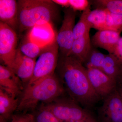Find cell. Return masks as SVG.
Instances as JSON below:
<instances>
[{"instance_id": "cell-1", "label": "cell", "mask_w": 122, "mask_h": 122, "mask_svg": "<svg viewBox=\"0 0 122 122\" xmlns=\"http://www.w3.org/2000/svg\"><path fill=\"white\" fill-rule=\"evenodd\" d=\"M56 70L69 97L85 109H91L102 99L92 87L87 69L76 58L61 54Z\"/></svg>"}, {"instance_id": "cell-2", "label": "cell", "mask_w": 122, "mask_h": 122, "mask_svg": "<svg viewBox=\"0 0 122 122\" xmlns=\"http://www.w3.org/2000/svg\"><path fill=\"white\" fill-rule=\"evenodd\" d=\"M65 89L55 73L26 86L20 95L16 111L26 113L35 110L40 102H51L65 93Z\"/></svg>"}, {"instance_id": "cell-3", "label": "cell", "mask_w": 122, "mask_h": 122, "mask_svg": "<svg viewBox=\"0 0 122 122\" xmlns=\"http://www.w3.org/2000/svg\"><path fill=\"white\" fill-rule=\"evenodd\" d=\"M56 4L48 0H20L17 1V20L20 32L35 25L51 23L57 14Z\"/></svg>"}, {"instance_id": "cell-4", "label": "cell", "mask_w": 122, "mask_h": 122, "mask_svg": "<svg viewBox=\"0 0 122 122\" xmlns=\"http://www.w3.org/2000/svg\"><path fill=\"white\" fill-rule=\"evenodd\" d=\"M42 105L62 122H77L90 114L88 110L82 108L69 97L61 96L51 102Z\"/></svg>"}, {"instance_id": "cell-5", "label": "cell", "mask_w": 122, "mask_h": 122, "mask_svg": "<svg viewBox=\"0 0 122 122\" xmlns=\"http://www.w3.org/2000/svg\"><path fill=\"white\" fill-rule=\"evenodd\" d=\"M59 49L56 39L52 44L42 49L36 61L32 78L26 86L54 73L59 58Z\"/></svg>"}, {"instance_id": "cell-6", "label": "cell", "mask_w": 122, "mask_h": 122, "mask_svg": "<svg viewBox=\"0 0 122 122\" xmlns=\"http://www.w3.org/2000/svg\"><path fill=\"white\" fill-rule=\"evenodd\" d=\"M17 37L15 30L0 22V59L5 66L12 70L16 54Z\"/></svg>"}, {"instance_id": "cell-7", "label": "cell", "mask_w": 122, "mask_h": 122, "mask_svg": "<svg viewBox=\"0 0 122 122\" xmlns=\"http://www.w3.org/2000/svg\"><path fill=\"white\" fill-rule=\"evenodd\" d=\"M71 8L64 10L62 24L56 35V40L61 54L68 56L70 52L74 41V30L75 26L76 13Z\"/></svg>"}, {"instance_id": "cell-8", "label": "cell", "mask_w": 122, "mask_h": 122, "mask_svg": "<svg viewBox=\"0 0 122 122\" xmlns=\"http://www.w3.org/2000/svg\"><path fill=\"white\" fill-rule=\"evenodd\" d=\"M98 111L102 122H122V98L117 89L103 99Z\"/></svg>"}, {"instance_id": "cell-9", "label": "cell", "mask_w": 122, "mask_h": 122, "mask_svg": "<svg viewBox=\"0 0 122 122\" xmlns=\"http://www.w3.org/2000/svg\"><path fill=\"white\" fill-rule=\"evenodd\" d=\"M88 79L94 91L103 99L116 89L117 82L101 70L87 68Z\"/></svg>"}, {"instance_id": "cell-10", "label": "cell", "mask_w": 122, "mask_h": 122, "mask_svg": "<svg viewBox=\"0 0 122 122\" xmlns=\"http://www.w3.org/2000/svg\"><path fill=\"white\" fill-rule=\"evenodd\" d=\"M36 62V59L26 56L17 49L11 70L26 86L32 78Z\"/></svg>"}, {"instance_id": "cell-11", "label": "cell", "mask_w": 122, "mask_h": 122, "mask_svg": "<svg viewBox=\"0 0 122 122\" xmlns=\"http://www.w3.org/2000/svg\"><path fill=\"white\" fill-rule=\"evenodd\" d=\"M24 84L13 71L5 66L0 65V88L15 97L20 96Z\"/></svg>"}, {"instance_id": "cell-12", "label": "cell", "mask_w": 122, "mask_h": 122, "mask_svg": "<svg viewBox=\"0 0 122 122\" xmlns=\"http://www.w3.org/2000/svg\"><path fill=\"white\" fill-rule=\"evenodd\" d=\"M56 35L51 23H47L34 26L30 30L26 37L30 41L44 48L56 40Z\"/></svg>"}, {"instance_id": "cell-13", "label": "cell", "mask_w": 122, "mask_h": 122, "mask_svg": "<svg viewBox=\"0 0 122 122\" xmlns=\"http://www.w3.org/2000/svg\"><path fill=\"white\" fill-rule=\"evenodd\" d=\"M121 33L111 30H98L92 37V45L95 48L105 50L109 54H113L116 45L121 37Z\"/></svg>"}, {"instance_id": "cell-14", "label": "cell", "mask_w": 122, "mask_h": 122, "mask_svg": "<svg viewBox=\"0 0 122 122\" xmlns=\"http://www.w3.org/2000/svg\"><path fill=\"white\" fill-rule=\"evenodd\" d=\"M17 1L15 0H0V22L7 24L15 30L18 29Z\"/></svg>"}, {"instance_id": "cell-15", "label": "cell", "mask_w": 122, "mask_h": 122, "mask_svg": "<svg viewBox=\"0 0 122 122\" xmlns=\"http://www.w3.org/2000/svg\"><path fill=\"white\" fill-rule=\"evenodd\" d=\"M19 99L12 96L0 88V121L7 122L16 110Z\"/></svg>"}, {"instance_id": "cell-16", "label": "cell", "mask_w": 122, "mask_h": 122, "mask_svg": "<svg viewBox=\"0 0 122 122\" xmlns=\"http://www.w3.org/2000/svg\"><path fill=\"white\" fill-rule=\"evenodd\" d=\"M92 48L89 34L74 40L70 52L68 55L74 57L83 63Z\"/></svg>"}, {"instance_id": "cell-17", "label": "cell", "mask_w": 122, "mask_h": 122, "mask_svg": "<svg viewBox=\"0 0 122 122\" xmlns=\"http://www.w3.org/2000/svg\"><path fill=\"white\" fill-rule=\"evenodd\" d=\"M101 70L117 82L122 77V62L113 54L106 55Z\"/></svg>"}, {"instance_id": "cell-18", "label": "cell", "mask_w": 122, "mask_h": 122, "mask_svg": "<svg viewBox=\"0 0 122 122\" xmlns=\"http://www.w3.org/2000/svg\"><path fill=\"white\" fill-rule=\"evenodd\" d=\"M107 11L106 10L96 9L91 11L87 19L92 28L98 30H106Z\"/></svg>"}, {"instance_id": "cell-19", "label": "cell", "mask_w": 122, "mask_h": 122, "mask_svg": "<svg viewBox=\"0 0 122 122\" xmlns=\"http://www.w3.org/2000/svg\"><path fill=\"white\" fill-rule=\"evenodd\" d=\"M91 11L90 5L81 15L78 22L75 26L74 30V40L89 34L90 30L92 28L87 17Z\"/></svg>"}, {"instance_id": "cell-20", "label": "cell", "mask_w": 122, "mask_h": 122, "mask_svg": "<svg viewBox=\"0 0 122 122\" xmlns=\"http://www.w3.org/2000/svg\"><path fill=\"white\" fill-rule=\"evenodd\" d=\"M106 55L92 47L89 54L83 63L86 69L92 68L101 70Z\"/></svg>"}, {"instance_id": "cell-21", "label": "cell", "mask_w": 122, "mask_h": 122, "mask_svg": "<svg viewBox=\"0 0 122 122\" xmlns=\"http://www.w3.org/2000/svg\"><path fill=\"white\" fill-rule=\"evenodd\" d=\"M96 9L106 10L111 13L122 15V0L92 1Z\"/></svg>"}, {"instance_id": "cell-22", "label": "cell", "mask_w": 122, "mask_h": 122, "mask_svg": "<svg viewBox=\"0 0 122 122\" xmlns=\"http://www.w3.org/2000/svg\"><path fill=\"white\" fill-rule=\"evenodd\" d=\"M43 48L30 41L26 37L21 43L18 48L21 52L26 56L36 59L39 56Z\"/></svg>"}, {"instance_id": "cell-23", "label": "cell", "mask_w": 122, "mask_h": 122, "mask_svg": "<svg viewBox=\"0 0 122 122\" xmlns=\"http://www.w3.org/2000/svg\"><path fill=\"white\" fill-rule=\"evenodd\" d=\"M35 122H62L42 105L36 112L35 115Z\"/></svg>"}, {"instance_id": "cell-24", "label": "cell", "mask_w": 122, "mask_h": 122, "mask_svg": "<svg viewBox=\"0 0 122 122\" xmlns=\"http://www.w3.org/2000/svg\"><path fill=\"white\" fill-rule=\"evenodd\" d=\"M107 30L122 32V15L109 12L107 17Z\"/></svg>"}, {"instance_id": "cell-25", "label": "cell", "mask_w": 122, "mask_h": 122, "mask_svg": "<svg viewBox=\"0 0 122 122\" xmlns=\"http://www.w3.org/2000/svg\"><path fill=\"white\" fill-rule=\"evenodd\" d=\"M70 6L74 11H85L90 5L87 0H69Z\"/></svg>"}, {"instance_id": "cell-26", "label": "cell", "mask_w": 122, "mask_h": 122, "mask_svg": "<svg viewBox=\"0 0 122 122\" xmlns=\"http://www.w3.org/2000/svg\"><path fill=\"white\" fill-rule=\"evenodd\" d=\"M11 118V122H35L34 115L28 113L14 114Z\"/></svg>"}, {"instance_id": "cell-27", "label": "cell", "mask_w": 122, "mask_h": 122, "mask_svg": "<svg viewBox=\"0 0 122 122\" xmlns=\"http://www.w3.org/2000/svg\"><path fill=\"white\" fill-rule=\"evenodd\" d=\"M113 54L122 62V37H120L119 39Z\"/></svg>"}, {"instance_id": "cell-28", "label": "cell", "mask_w": 122, "mask_h": 122, "mask_svg": "<svg viewBox=\"0 0 122 122\" xmlns=\"http://www.w3.org/2000/svg\"><path fill=\"white\" fill-rule=\"evenodd\" d=\"M55 4L66 7L70 6L69 0H52Z\"/></svg>"}, {"instance_id": "cell-29", "label": "cell", "mask_w": 122, "mask_h": 122, "mask_svg": "<svg viewBox=\"0 0 122 122\" xmlns=\"http://www.w3.org/2000/svg\"><path fill=\"white\" fill-rule=\"evenodd\" d=\"M116 89L122 98V78L117 82Z\"/></svg>"}, {"instance_id": "cell-30", "label": "cell", "mask_w": 122, "mask_h": 122, "mask_svg": "<svg viewBox=\"0 0 122 122\" xmlns=\"http://www.w3.org/2000/svg\"><path fill=\"white\" fill-rule=\"evenodd\" d=\"M77 122H97L94 119L92 116L91 115H89L88 116L85 118L84 119L80 120Z\"/></svg>"}]
</instances>
